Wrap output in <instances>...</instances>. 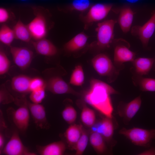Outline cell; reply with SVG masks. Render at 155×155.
Masks as SVG:
<instances>
[{
    "label": "cell",
    "instance_id": "30bf717a",
    "mask_svg": "<svg viewBox=\"0 0 155 155\" xmlns=\"http://www.w3.org/2000/svg\"><path fill=\"white\" fill-rule=\"evenodd\" d=\"M27 105L34 122L38 129H47L50 127L46 116L45 108L40 104L30 102Z\"/></svg>",
    "mask_w": 155,
    "mask_h": 155
},
{
    "label": "cell",
    "instance_id": "74e56055",
    "mask_svg": "<svg viewBox=\"0 0 155 155\" xmlns=\"http://www.w3.org/2000/svg\"><path fill=\"white\" fill-rule=\"evenodd\" d=\"M139 155H155V149L151 148L140 153Z\"/></svg>",
    "mask_w": 155,
    "mask_h": 155
},
{
    "label": "cell",
    "instance_id": "7402d4cb",
    "mask_svg": "<svg viewBox=\"0 0 155 155\" xmlns=\"http://www.w3.org/2000/svg\"><path fill=\"white\" fill-rule=\"evenodd\" d=\"M133 17V12L130 7H125L121 10L118 18V22L123 32L127 33L130 30Z\"/></svg>",
    "mask_w": 155,
    "mask_h": 155
},
{
    "label": "cell",
    "instance_id": "f1b7e54d",
    "mask_svg": "<svg viewBox=\"0 0 155 155\" xmlns=\"http://www.w3.org/2000/svg\"><path fill=\"white\" fill-rule=\"evenodd\" d=\"M15 36L13 30L6 25H3L0 30V41L10 46Z\"/></svg>",
    "mask_w": 155,
    "mask_h": 155
},
{
    "label": "cell",
    "instance_id": "e575fe53",
    "mask_svg": "<svg viewBox=\"0 0 155 155\" xmlns=\"http://www.w3.org/2000/svg\"><path fill=\"white\" fill-rule=\"evenodd\" d=\"M7 126L4 121L2 111H0V154H2V151L5 146V137L3 132Z\"/></svg>",
    "mask_w": 155,
    "mask_h": 155
},
{
    "label": "cell",
    "instance_id": "7a4b0ae2",
    "mask_svg": "<svg viewBox=\"0 0 155 155\" xmlns=\"http://www.w3.org/2000/svg\"><path fill=\"white\" fill-rule=\"evenodd\" d=\"M14 102L18 106L17 109L10 107L7 110L11 121L18 131L25 133L29 125L30 112L27 105V100L25 96L15 98Z\"/></svg>",
    "mask_w": 155,
    "mask_h": 155
},
{
    "label": "cell",
    "instance_id": "1f68e13d",
    "mask_svg": "<svg viewBox=\"0 0 155 155\" xmlns=\"http://www.w3.org/2000/svg\"><path fill=\"white\" fill-rule=\"evenodd\" d=\"M46 89V88H43L31 92L29 98L32 102L40 104L45 98Z\"/></svg>",
    "mask_w": 155,
    "mask_h": 155
},
{
    "label": "cell",
    "instance_id": "6da1fadb",
    "mask_svg": "<svg viewBox=\"0 0 155 155\" xmlns=\"http://www.w3.org/2000/svg\"><path fill=\"white\" fill-rule=\"evenodd\" d=\"M84 95L85 101L105 117L112 119L113 107L111 95L118 93L112 86L99 80L93 79Z\"/></svg>",
    "mask_w": 155,
    "mask_h": 155
},
{
    "label": "cell",
    "instance_id": "9a60e30c",
    "mask_svg": "<svg viewBox=\"0 0 155 155\" xmlns=\"http://www.w3.org/2000/svg\"><path fill=\"white\" fill-rule=\"evenodd\" d=\"M91 128L92 131L100 134L105 141L109 142L112 139L114 128L111 118L105 117Z\"/></svg>",
    "mask_w": 155,
    "mask_h": 155
},
{
    "label": "cell",
    "instance_id": "d590c367",
    "mask_svg": "<svg viewBox=\"0 0 155 155\" xmlns=\"http://www.w3.org/2000/svg\"><path fill=\"white\" fill-rule=\"evenodd\" d=\"M30 88V92L43 88H46V82L39 77H36L31 78Z\"/></svg>",
    "mask_w": 155,
    "mask_h": 155
},
{
    "label": "cell",
    "instance_id": "4fadbf2b",
    "mask_svg": "<svg viewBox=\"0 0 155 155\" xmlns=\"http://www.w3.org/2000/svg\"><path fill=\"white\" fill-rule=\"evenodd\" d=\"M142 100L140 96L128 103L121 102L118 108L119 115L123 117L126 123L129 122L140 108Z\"/></svg>",
    "mask_w": 155,
    "mask_h": 155
},
{
    "label": "cell",
    "instance_id": "ba28073f",
    "mask_svg": "<svg viewBox=\"0 0 155 155\" xmlns=\"http://www.w3.org/2000/svg\"><path fill=\"white\" fill-rule=\"evenodd\" d=\"M155 30V11L149 20L142 26L132 27V34L137 36L143 46L146 47Z\"/></svg>",
    "mask_w": 155,
    "mask_h": 155
},
{
    "label": "cell",
    "instance_id": "4dcf8cb0",
    "mask_svg": "<svg viewBox=\"0 0 155 155\" xmlns=\"http://www.w3.org/2000/svg\"><path fill=\"white\" fill-rule=\"evenodd\" d=\"M89 140L88 133L83 128L81 136L75 148L76 155H81L83 154L86 148Z\"/></svg>",
    "mask_w": 155,
    "mask_h": 155
},
{
    "label": "cell",
    "instance_id": "3957f363",
    "mask_svg": "<svg viewBox=\"0 0 155 155\" xmlns=\"http://www.w3.org/2000/svg\"><path fill=\"white\" fill-rule=\"evenodd\" d=\"M91 62L94 69L99 75L107 77L110 82L117 79L119 70L106 55L97 54L92 58Z\"/></svg>",
    "mask_w": 155,
    "mask_h": 155
},
{
    "label": "cell",
    "instance_id": "d6986e66",
    "mask_svg": "<svg viewBox=\"0 0 155 155\" xmlns=\"http://www.w3.org/2000/svg\"><path fill=\"white\" fill-rule=\"evenodd\" d=\"M32 44L37 53L46 56H54L57 53L55 45L50 40L44 38L32 42Z\"/></svg>",
    "mask_w": 155,
    "mask_h": 155
},
{
    "label": "cell",
    "instance_id": "4316f807",
    "mask_svg": "<svg viewBox=\"0 0 155 155\" xmlns=\"http://www.w3.org/2000/svg\"><path fill=\"white\" fill-rule=\"evenodd\" d=\"M84 79L82 67L81 65H78L75 67L72 73L69 83L75 86H81L84 84Z\"/></svg>",
    "mask_w": 155,
    "mask_h": 155
},
{
    "label": "cell",
    "instance_id": "44dd1931",
    "mask_svg": "<svg viewBox=\"0 0 155 155\" xmlns=\"http://www.w3.org/2000/svg\"><path fill=\"white\" fill-rule=\"evenodd\" d=\"M88 39V36L85 33H80L66 43L64 46V48L69 52H77L85 46Z\"/></svg>",
    "mask_w": 155,
    "mask_h": 155
},
{
    "label": "cell",
    "instance_id": "f35d334b",
    "mask_svg": "<svg viewBox=\"0 0 155 155\" xmlns=\"http://www.w3.org/2000/svg\"><path fill=\"white\" fill-rule=\"evenodd\" d=\"M139 0H125V1L131 3H136Z\"/></svg>",
    "mask_w": 155,
    "mask_h": 155
},
{
    "label": "cell",
    "instance_id": "60d3db41",
    "mask_svg": "<svg viewBox=\"0 0 155 155\" xmlns=\"http://www.w3.org/2000/svg\"><path fill=\"white\" fill-rule=\"evenodd\" d=\"M154 63H155V60Z\"/></svg>",
    "mask_w": 155,
    "mask_h": 155
},
{
    "label": "cell",
    "instance_id": "8d00e7d4",
    "mask_svg": "<svg viewBox=\"0 0 155 155\" xmlns=\"http://www.w3.org/2000/svg\"><path fill=\"white\" fill-rule=\"evenodd\" d=\"M9 15L8 11L5 8H0V23H3L6 22L9 19Z\"/></svg>",
    "mask_w": 155,
    "mask_h": 155
},
{
    "label": "cell",
    "instance_id": "5bb4252c",
    "mask_svg": "<svg viewBox=\"0 0 155 155\" xmlns=\"http://www.w3.org/2000/svg\"><path fill=\"white\" fill-rule=\"evenodd\" d=\"M27 26L32 37L36 40L44 38L46 36L47 33L46 21L42 14H37Z\"/></svg>",
    "mask_w": 155,
    "mask_h": 155
},
{
    "label": "cell",
    "instance_id": "ffe728a7",
    "mask_svg": "<svg viewBox=\"0 0 155 155\" xmlns=\"http://www.w3.org/2000/svg\"><path fill=\"white\" fill-rule=\"evenodd\" d=\"M155 61L154 59L148 57H139L135 59L132 62L136 75L142 76L148 74Z\"/></svg>",
    "mask_w": 155,
    "mask_h": 155
},
{
    "label": "cell",
    "instance_id": "d6a6232c",
    "mask_svg": "<svg viewBox=\"0 0 155 155\" xmlns=\"http://www.w3.org/2000/svg\"><path fill=\"white\" fill-rule=\"evenodd\" d=\"M15 100V98L5 86H1L0 89V103L3 104L10 103Z\"/></svg>",
    "mask_w": 155,
    "mask_h": 155
},
{
    "label": "cell",
    "instance_id": "5b68a950",
    "mask_svg": "<svg viewBox=\"0 0 155 155\" xmlns=\"http://www.w3.org/2000/svg\"><path fill=\"white\" fill-rule=\"evenodd\" d=\"M116 22L108 20L98 23L96 28V45L100 49L109 48L114 38V29Z\"/></svg>",
    "mask_w": 155,
    "mask_h": 155
},
{
    "label": "cell",
    "instance_id": "83f0119b",
    "mask_svg": "<svg viewBox=\"0 0 155 155\" xmlns=\"http://www.w3.org/2000/svg\"><path fill=\"white\" fill-rule=\"evenodd\" d=\"M92 4L90 0H71L68 9L71 11L83 13L88 10Z\"/></svg>",
    "mask_w": 155,
    "mask_h": 155
},
{
    "label": "cell",
    "instance_id": "836d02e7",
    "mask_svg": "<svg viewBox=\"0 0 155 155\" xmlns=\"http://www.w3.org/2000/svg\"><path fill=\"white\" fill-rule=\"evenodd\" d=\"M10 61L5 53L0 51V75H2L8 71L10 66Z\"/></svg>",
    "mask_w": 155,
    "mask_h": 155
},
{
    "label": "cell",
    "instance_id": "cb8c5ba5",
    "mask_svg": "<svg viewBox=\"0 0 155 155\" xmlns=\"http://www.w3.org/2000/svg\"><path fill=\"white\" fill-rule=\"evenodd\" d=\"M133 83L143 91L155 92V79L136 75L133 78Z\"/></svg>",
    "mask_w": 155,
    "mask_h": 155
},
{
    "label": "cell",
    "instance_id": "484cf974",
    "mask_svg": "<svg viewBox=\"0 0 155 155\" xmlns=\"http://www.w3.org/2000/svg\"><path fill=\"white\" fill-rule=\"evenodd\" d=\"M80 118L82 122L85 126L91 127L95 123V113L92 109L84 105L81 113Z\"/></svg>",
    "mask_w": 155,
    "mask_h": 155
},
{
    "label": "cell",
    "instance_id": "e0dca14e",
    "mask_svg": "<svg viewBox=\"0 0 155 155\" xmlns=\"http://www.w3.org/2000/svg\"><path fill=\"white\" fill-rule=\"evenodd\" d=\"M83 128L81 124H72L64 132V137L71 150H74L76 144L81 135Z\"/></svg>",
    "mask_w": 155,
    "mask_h": 155
},
{
    "label": "cell",
    "instance_id": "9c48e42d",
    "mask_svg": "<svg viewBox=\"0 0 155 155\" xmlns=\"http://www.w3.org/2000/svg\"><path fill=\"white\" fill-rule=\"evenodd\" d=\"M10 46V52L14 63L22 69L27 68L33 59L32 51L25 47Z\"/></svg>",
    "mask_w": 155,
    "mask_h": 155
},
{
    "label": "cell",
    "instance_id": "ac0fdd59",
    "mask_svg": "<svg viewBox=\"0 0 155 155\" xmlns=\"http://www.w3.org/2000/svg\"><path fill=\"white\" fill-rule=\"evenodd\" d=\"M31 78L24 75H19L13 77L11 82V86L15 92L24 94L30 92V88Z\"/></svg>",
    "mask_w": 155,
    "mask_h": 155
},
{
    "label": "cell",
    "instance_id": "8fae6325",
    "mask_svg": "<svg viewBox=\"0 0 155 155\" xmlns=\"http://www.w3.org/2000/svg\"><path fill=\"white\" fill-rule=\"evenodd\" d=\"M125 44H119L114 48V65L116 67L117 66L119 70L121 69L122 67H123V63L132 62L135 59L136 53L130 50L129 46Z\"/></svg>",
    "mask_w": 155,
    "mask_h": 155
},
{
    "label": "cell",
    "instance_id": "603a6c76",
    "mask_svg": "<svg viewBox=\"0 0 155 155\" xmlns=\"http://www.w3.org/2000/svg\"><path fill=\"white\" fill-rule=\"evenodd\" d=\"M90 145L98 154H104L106 150L105 140L100 133L92 131L89 137Z\"/></svg>",
    "mask_w": 155,
    "mask_h": 155
},
{
    "label": "cell",
    "instance_id": "7c38bea8",
    "mask_svg": "<svg viewBox=\"0 0 155 155\" xmlns=\"http://www.w3.org/2000/svg\"><path fill=\"white\" fill-rule=\"evenodd\" d=\"M46 89L55 94H79L61 78L58 76L51 77L47 80L46 82Z\"/></svg>",
    "mask_w": 155,
    "mask_h": 155
},
{
    "label": "cell",
    "instance_id": "277c9868",
    "mask_svg": "<svg viewBox=\"0 0 155 155\" xmlns=\"http://www.w3.org/2000/svg\"><path fill=\"white\" fill-rule=\"evenodd\" d=\"M119 133L128 138L134 144L146 146L155 139V129H146L138 127L127 129L123 127Z\"/></svg>",
    "mask_w": 155,
    "mask_h": 155
},
{
    "label": "cell",
    "instance_id": "f546056e",
    "mask_svg": "<svg viewBox=\"0 0 155 155\" xmlns=\"http://www.w3.org/2000/svg\"><path fill=\"white\" fill-rule=\"evenodd\" d=\"M63 120L67 123L72 124L75 121L77 117V112L74 108L70 105H66L61 112Z\"/></svg>",
    "mask_w": 155,
    "mask_h": 155
},
{
    "label": "cell",
    "instance_id": "8992f818",
    "mask_svg": "<svg viewBox=\"0 0 155 155\" xmlns=\"http://www.w3.org/2000/svg\"><path fill=\"white\" fill-rule=\"evenodd\" d=\"M111 4L98 3L92 4L84 17V28H87L94 22L105 18L111 10Z\"/></svg>",
    "mask_w": 155,
    "mask_h": 155
},
{
    "label": "cell",
    "instance_id": "52a82bcc",
    "mask_svg": "<svg viewBox=\"0 0 155 155\" xmlns=\"http://www.w3.org/2000/svg\"><path fill=\"white\" fill-rule=\"evenodd\" d=\"M2 154L6 155H36L30 151L24 145L17 130L13 132L10 138L4 147Z\"/></svg>",
    "mask_w": 155,
    "mask_h": 155
},
{
    "label": "cell",
    "instance_id": "d4e9b609",
    "mask_svg": "<svg viewBox=\"0 0 155 155\" xmlns=\"http://www.w3.org/2000/svg\"><path fill=\"white\" fill-rule=\"evenodd\" d=\"M15 38L26 42H29L32 36L27 26L19 20L14 26Z\"/></svg>",
    "mask_w": 155,
    "mask_h": 155
},
{
    "label": "cell",
    "instance_id": "2e32d148",
    "mask_svg": "<svg viewBox=\"0 0 155 155\" xmlns=\"http://www.w3.org/2000/svg\"><path fill=\"white\" fill-rule=\"evenodd\" d=\"M36 148L38 154L40 155H62L65 151L66 146L63 141H60L45 146L38 145Z\"/></svg>",
    "mask_w": 155,
    "mask_h": 155
},
{
    "label": "cell",
    "instance_id": "ab89813d",
    "mask_svg": "<svg viewBox=\"0 0 155 155\" xmlns=\"http://www.w3.org/2000/svg\"><path fill=\"white\" fill-rule=\"evenodd\" d=\"M20 0L21 1H26L27 0Z\"/></svg>",
    "mask_w": 155,
    "mask_h": 155
}]
</instances>
